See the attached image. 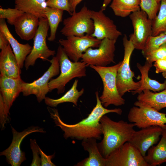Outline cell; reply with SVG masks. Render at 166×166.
Returning a JSON list of instances; mask_svg holds the SVG:
<instances>
[{
    "mask_svg": "<svg viewBox=\"0 0 166 166\" xmlns=\"http://www.w3.org/2000/svg\"><path fill=\"white\" fill-rule=\"evenodd\" d=\"M56 57L59 62L60 73L59 76L50 81L48 85L49 92L54 89L58 94L64 93L66 85L72 79L86 76V64L83 61H71L62 47L57 49Z\"/></svg>",
    "mask_w": 166,
    "mask_h": 166,
    "instance_id": "3957f363",
    "label": "cell"
},
{
    "mask_svg": "<svg viewBox=\"0 0 166 166\" xmlns=\"http://www.w3.org/2000/svg\"><path fill=\"white\" fill-rule=\"evenodd\" d=\"M48 0H14L15 8L25 13L32 14L38 17L46 18L45 9Z\"/></svg>",
    "mask_w": 166,
    "mask_h": 166,
    "instance_id": "d4e9b609",
    "label": "cell"
},
{
    "mask_svg": "<svg viewBox=\"0 0 166 166\" xmlns=\"http://www.w3.org/2000/svg\"><path fill=\"white\" fill-rule=\"evenodd\" d=\"M91 15L94 26L91 35L93 37L100 40L105 38L117 40L122 35L113 21L105 15L102 9L98 11L91 10Z\"/></svg>",
    "mask_w": 166,
    "mask_h": 166,
    "instance_id": "2e32d148",
    "label": "cell"
},
{
    "mask_svg": "<svg viewBox=\"0 0 166 166\" xmlns=\"http://www.w3.org/2000/svg\"><path fill=\"white\" fill-rule=\"evenodd\" d=\"M116 41L107 38L102 39L98 48H89L83 54L81 61L85 62L87 66L94 65L105 67L115 63Z\"/></svg>",
    "mask_w": 166,
    "mask_h": 166,
    "instance_id": "8fae6325",
    "label": "cell"
},
{
    "mask_svg": "<svg viewBox=\"0 0 166 166\" xmlns=\"http://www.w3.org/2000/svg\"><path fill=\"white\" fill-rule=\"evenodd\" d=\"M31 148L33 153V158L30 165L31 166H41V159L40 158V148L35 139H30Z\"/></svg>",
    "mask_w": 166,
    "mask_h": 166,
    "instance_id": "e575fe53",
    "label": "cell"
},
{
    "mask_svg": "<svg viewBox=\"0 0 166 166\" xmlns=\"http://www.w3.org/2000/svg\"><path fill=\"white\" fill-rule=\"evenodd\" d=\"M40 153L41 156V166H55L52 161L51 159L54 157V154L51 155H47L40 148Z\"/></svg>",
    "mask_w": 166,
    "mask_h": 166,
    "instance_id": "d590c367",
    "label": "cell"
},
{
    "mask_svg": "<svg viewBox=\"0 0 166 166\" xmlns=\"http://www.w3.org/2000/svg\"><path fill=\"white\" fill-rule=\"evenodd\" d=\"M160 3L156 0H140L141 10L145 12L151 20L154 19L159 10Z\"/></svg>",
    "mask_w": 166,
    "mask_h": 166,
    "instance_id": "4dcf8cb0",
    "label": "cell"
},
{
    "mask_svg": "<svg viewBox=\"0 0 166 166\" xmlns=\"http://www.w3.org/2000/svg\"><path fill=\"white\" fill-rule=\"evenodd\" d=\"M103 138L98 143L100 152L105 158L114 150L128 142L135 131L134 124L123 120L115 121L105 115L101 118Z\"/></svg>",
    "mask_w": 166,
    "mask_h": 166,
    "instance_id": "7a4b0ae2",
    "label": "cell"
},
{
    "mask_svg": "<svg viewBox=\"0 0 166 166\" xmlns=\"http://www.w3.org/2000/svg\"><path fill=\"white\" fill-rule=\"evenodd\" d=\"M166 43V34L161 33L157 36L150 37L147 40L142 53L144 57L151 51Z\"/></svg>",
    "mask_w": 166,
    "mask_h": 166,
    "instance_id": "f546056e",
    "label": "cell"
},
{
    "mask_svg": "<svg viewBox=\"0 0 166 166\" xmlns=\"http://www.w3.org/2000/svg\"><path fill=\"white\" fill-rule=\"evenodd\" d=\"M97 103L87 117L80 122L73 124H68L61 119L57 109L54 108L47 107L51 117L53 119L56 126L59 127L64 132L65 139L70 138L78 140L94 138L101 139L102 135L101 118L110 113L121 115L122 111L120 108L108 109L102 105L99 99L98 92H95Z\"/></svg>",
    "mask_w": 166,
    "mask_h": 166,
    "instance_id": "6da1fadb",
    "label": "cell"
},
{
    "mask_svg": "<svg viewBox=\"0 0 166 166\" xmlns=\"http://www.w3.org/2000/svg\"><path fill=\"white\" fill-rule=\"evenodd\" d=\"M78 81V79H75L70 89L60 98L54 99L46 97L44 99L45 104L49 107H54L59 104L69 102L77 106L79 98L84 92V88H82L80 91L77 89Z\"/></svg>",
    "mask_w": 166,
    "mask_h": 166,
    "instance_id": "4316f807",
    "label": "cell"
},
{
    "mask_svg": "<svg viewBox=\"0 0 166 166\" xmlns=\"http://www.w3.org/2000/svg\"><path fill=\"white\" fill-rule=\"evenodd\" d=\"M47 6L65 10L67 11L70 15L71 12L69 0H48L46 2Z\"/></svg>",
    "mask_w": 166,
    "mask_h": 166,
    "instance_id": "836d02e7",
    "label": "cell"
},
{
    "mask_svg": "<svg viewBox=\"0 0 166 166\" xmlns=\"http://www.w3.org/2000/svg\"><path fill=\"white\" fill-rule=\"evenodd\" d=\"M112 0H103L102 5L101 7V9L104 11L105 10L106 7L109 3L112 2Z\"/></svg>",
    "mask_w": 166,
    "mask_h": 166,
    "instance_id": "ab89813d",
    "label": "cell"
},
{
    "mask_svg": "<svg viewBox=\"0 0 166 166\" xmlns=\"http://www.w3.org/2000/svg\"><path fill=\"white\" fill-rule=\"evenodd\" d=\"M39 19L34 15L24 13L14 24L16 33L22 40L29 41L33 39L38 29Z\"/></svg>",
    "mask_w": 166,
    "mask_h": 166,
    "instance_id": "ac0fdd59",
    "label": "cell"
},
{
    "mask_svg": "<svg viewBox=\"0 0 166 166\" xmlns=\"http://www.w3.org/2000/svg\"><path fill=\"white\" fill-rule=\"evenodd\" d=\"M97 139L91 138L82 140L84 150L89 153V156L77 163L76 166H106L105 158L99 150Z\"/></svg>",
    "mask_w": 166,
    "mask_h": 166,
    "instance_id": "44dd1931",
    "label": "cell"
},
{
    "mask_svg": "<svg viewBox=\"0 0 166 166\" xmlns=\"http://www.w3.org/2000/svg\"><path fill=\"white\" fill-rule=\"evenodd\" d=\"M144 57L146 61L152 63L159 59H166V43L151 51Z\"/></svg>",
    "mask_w": 166,
    "mask_h": 166,
    "instance_id": "d6a6232c",
    "label": "cell"
},
{
    "mask_svg": "<svg viewBox=\"0 0 166 166\" xmlns=\"http://www.w3.org/2000/svg\"><path fill=\"white\" fill-rule=\"evenodd\" d=\"M48 61L51 65L41 77L31 83H23L21 93L24 96L34 95L39 102L44 100L46 94L49 92V81L52 77L58 75L60 71L59 62L56 56H53Z\"/></svg>",
    "mask_w": 166,
    "mask_h": 166,
    "instance_id": "9c48e42d",
    "label": "cell"
},
{
    "mask_svg": "<svg viewBox=\"0 0 166 166\" xmlns=\"http://www.w3.org/2000/svg\"><path fill=\"white\" fill-rule=\"evenodd\" d=\"M110 7L114 14L122 18L129 16L140 9V0H112Z\"/></svg>",
    "mask_w": 166,
    "mask_h": 166,
    "instance_id": "484cf974",
    "label": "cell"
},
{
    "mask_svg": "<svg viewBox=\"0 0 166 166\" xmlns=\"http://www.w3.org/2000/svg\"><path fill=\"white\" fill-rule=\"evenodd\" d=\"M101 41L91 35L86 34L81 37L68 36L65 39H59V42L69 59L77 62L89 48H98Z\"/></svg>",
    "mask_w": 166,
    "mask_h": 166,
    "instance_id": "4fadbf2b",
    "label": "cell"
},
{
    "mask_svg": "<svg viewBox=\"0 0 166 166\" xmlns=\"http://www.w3.org/2000/svg\"><path fill=\"white\" fill-rule=\"evenodd\" d=\"M162 133V127L152 126L135 131L128 141L144 157L148 149L156 144Z\"/></svg>",
    "mask_w": 166,
    "mask_h": 166,
    "instance_id": "e0dca14e",
    "label": "cell"
},
{
    "mask_svg": "<svg viewBox=\"0 0 166 166\" xmlns=\"http://www.w3.org/2000/svg\"><path fill=\"white\" fill-rule=\"evenodd\" d=\"M162 75L163 77L166 79V72L162 73Z\"/></svg>",
    "mask_w": 166,
    "mask_h": 166,
    "instance_id": "60d3db41",
    "label": "cell"
},
{
    "mask_svg": "<svg viewBox=\"0 0 166 166\" xmlns=\"http://www.w3.org/2000/svg\"><path fill=\"white\" fill-rule=\"evenodd\" d=\"M83 0H69L71 12L76 11L77 6Z\"/></svg>",
    "mask_w": 166,
    "mask_h": 166,
    "instance_id": "f35d334b",
    "label": "cell"
},
{
    "mask_svg": "<svg viewBox=\"0 0 166 166\" xmlns=\"http://www.w3.org/2000/svg\"><path fill=\"white\" fill-rule=\"evenodd\" d=\"M121 62L120 61L110 66H89L98 74L102 80L103 89L99 99L105 108L111 105L118 106L125 103V99L119 93L117 84V72Z\"/></svg>",
    "mask_w": 166,
    "mask_h": 166,
    "instance_id": "277c9868",
    "label": "cell"
},
{
    "mask_svg": "<svg viewBox=\"0 0 166 166\" xmlns=\"http://www.w3.org/2000/svg\"><path fill=\"white\" fill-rule=\"evenodd\" d=\"M24 81L0 76V113L8 121L9 110L16 98L22 92Z\"/></svg>",
    "mask_w": 166,
    "mask_h": 166,
    "instance_id": "5bb4252c",
    "label": "cell"
},
{
    "mask_svg": "<svg viewBox=\"0 0 166 166\" xmlns=\"http://www.w3.org/2000/svg\"><path fill=\"white\" fill-rule=\"evenodd\" d=\"M129 17L133 28V32L129 36V40L135 49L142 50L148 39L152 36V20L141 10L132 13Z\"/></svg>",
    "mask_w": 166,
    "mask_h": 166,
    "instance_id": "7c38bea8",
    "label": "cell"
},
{
    "mask_svg": "<svg viewBox=\"0 0 166 166\" xmlns=\"http://www.w3.org/2000/svg\"><path fill=\"white\" fill-rule=\"evenodd\" d=\"M0 53V76L15 79H21V69L10 44L1 49Z\"/></svg>",
    "mask_w": 166,
    "mask_h": 166,
    "instance_id": "d6986e66",
    "label": "cell"
},
{
    "mask_svg": "<svg viewBox=\"0 0 166 166\" xmlns=\"http://www.w3.org/2000/svg\"><path fill=\"white\" fill-rule=\"evenodd\" d=\"M24 12L16 8L3 9L0 8V19H6L8 23L13 25L17 19Z\"/></svg>",
    "mask_w": 166,
    "mask_h": 166,
    "instance_id": "1f68e13d",
    "label": "cell"
},
{
    "mask_svg": "<svg viewBox=\"0 0 166 166\" xmlns=\"http://www.w3.org/2000/svg\"><path fill=\"white\" fill-rule=\"evenodd\" d=\"M63 25L64 26L60 32L66 37L71 36L81 37L86 34L91 35L94 30L91 10L85 5L79 12L75 11L70 17L64 19Z\"/></svg>",
    "mask_w": 166,
    "mask_h": 166,
    "instance_id": "52a82bcc",
    "label": "cell"
},
{
    "mask_svg": "<svg viewBox=\"0 0 166 166\" xmlns=\"http://www.w3.org/2000/svg\"><path fill=\"white\" fill-rule=\"evenodd\" d=\"M9 44V41L4 34L0 31V49H2Z\"/></svg>",
    "mask_w": 166,
    "mask_h": 166,
    "instance_id": "74e56055",
    "label": "cell"
},
{
    "mask_svg": "<svg viewBox=\"0 0 166 166\" xmlns=\"http://www.w3.org/2000/svg\"><path fill=\"white\" fill-rule=\"evenodd\" d=\"M153 65L156 68V73L166 72V59H159L155 61Z\"/></svg>",
    "mask_w": 166,
    "mask_h": 166,
    "instance_id": "8d00e7d4",
    "label": "cell"
},
{
    "mask_svg": "<svg viewBox=\"0 0 166 166\" xmlns=\"http://www.w3.org/2000/svg\"><path fill=\"white\" fill-rule=\"evenodd\" d=\"M13 135V139L9 147L1 152L0 156H4L7 162L12 166H19L26 160L24 152L20 148L22 140L29 134L35 132L45 133L42 128L32 126L22 132H17L11 126Z\"/></svg>",
    "mask_w": 166,
    "mask_h": 166,
    "instance_id": "9a60e30c",
    "label": "cell"
},
{
    "mask_svg": "<svg viewBox=\"0 0 166 166\" xmlns=\"http://www.w3.org/2000/svg\"><path fill=\"white\" fill-rule=\"evenodd\" d=\"M159 11L158 14L152 20V36L166 34V0L161 1Z\"/></svg>",
    "mask_w": 166,
    "mask_h": 166,
    "instance_id": "f1b7e54d",
    "label": "cell"
},
{
    "mask_svg": "<svg viewBox=\"0 0 166 166\" xmlns=\"http://www.w3.org/2000/svg\"><path fill=\"white\" fill-rule=\"evenodd\" d=\"M0 31L4 34L8 39L18 66L21 69H22L27 57L32 50V47L28 43L21 44L14 38L7 26L5 19H0Z\"/></svg>",
    "mask_w": 166,
    "mask_h": 166,
    "instance_id": "ffe728a7",
    "label": "cell"
},
{
    "mask_svg": "<svg viewBox=\"0 0 166 166\" xmlns=\"http://www.w3.org/2000/svg\"><path fill=\"white\" fill-rule=\"evenodd\" d=\"M106 166H149L138 150L127 142L105 158Z\"/></svg>",
    "mask_w": 166,
    "mask_h": 166,
    "instance_id": "30bf717a",
    "label": "cell"
},
{
    "mask_svg": "<svg viewBox=\"0 0 166 166\" xmlns=\"http://www.w3.org/2000/svg\"><path fill=\"white\" fill-rule=\"evenodd\" d=\"M124 47V56L123 60L118 70L117 76V84L120 95L123 97L127 92L136 90L142 85L141 80L135 82L133 80L134 73L130 67V60L132 54L135 49L132 42L124 34L123 38Z\"/></svg>",
    "mask_w": 166,
    "mask_h": 166,
    "instance_id": "5b68a950",
    "label": "cell"
},
{
    "mask_svg": "<svg viewBox=\"0 0 166 166\" xmlns=\"http://www.w3.org/2000/svg\"><path fill=\"white\" fill-rule=\"evenodd\" d=\"M130 109L127 118L129 122L134 123L138 128L152 126L162 127L166 124V114L160 112L138 101Z\"/></svg>",
    "mask_w": 166,
    "mask_h": 166,
    "instance_id": "8992f818",
    "label": "cell"
},
{
    "mask_svg": "<svg viewBox=\"0 0 166 166\" xmlns=\"http://www.w3.org/2000/svg\"><path fill=\"white\" fill-rule=\"evenodd\" d=\"M161 137L158 144L151 147L144 157L149 166L160 165L166 163V124L161 127Z\"/></svg>",
    "mask_w": 166,
    "mask_h": 166,
    "instance_id": "7402d4cb",
    "label": "cell"
},
{
    "mask_svg": "<svg viewBox=\"0 0 166 166\" xmlns=\"http://www.w3.org/2000/svg\"><path fill=\"white\" fill-rule=\"evenodd\" d=\"M64 10L47 6L45 15L50 29V35L47 39L53 41L56 38V32L60 23L62 21Z\"/></svg>",
    "mask_w": 166,
    "mask_h": 166,
    "instance_id": "83f0119b",
    "label": "cell"
},
{
    "mask_svg": "<svg viewBox=\"0 0 166 166\" xmlns=\"http://www.w3.org/2000/svg\"><path fill=\"white\" fill-rule=\"evenodd\" d=\"M39 20L38 29L33 38L32 50L25 61L24 66L27 70L30 66L34 65L37 59L49 61V57L54 56L56 54L55 51L49 49L46 44V39L49 28L47 19L42 18Z\"/></svg>",
    "mask_w": 166,
    "mask_h": 166,
    "instance_id": "ba28073f",
    "label": "cell"
},
{
    "mask_svg": "<svg viewBox=\"0 0 166 166\" xmlns=\"http://www.w3.org/2000/svg\"><path fill=\"white\" fill-rule=\"evenodd\" d=\"M137 101L159 111L166 108V89L159 93L144 89L139 94Z\"/></svg>",
    "mask_w": 166,
    "mask_h": 166,
    "instance_id": "cb8c5ba5",
    "label": "cell"
},
{
    "mask_svg": "<svg viewBox=\"0 0 166 166\" xmlns=\"http://www.w3.org/2000/svg\"><path fill=\"white\" fill-rule=\"evenodd\" d=\"M137 67L141 74L142 85L140 88L132 91V94L135 95L141 93L144 89H148L154 92H160L166 89V80L163 83L152 79L148 77V72L152 66V63L146 61L144 65L137 63Z\"/></svg>",
    "mask_w": 166,
    "mask_h": 166,
    "instance_id": "603a6c76",
    "label": "cell"
},
{
    "mask_svg": "<svg viewBox=\"0 0 166 166\" xmlns=\"http://www.w3.org/2000/svg\"><path fill=\"white\" fill-rule=\"evenodd\" d=\"M156 1L158 2V3H160V2L161 1V0H156Z\"/></svg>",
    "mask_w": 166,
    "mask_h": 166,
    "instance_id": "b9f144b4",
    "label": "cell"
}]
</instances>
